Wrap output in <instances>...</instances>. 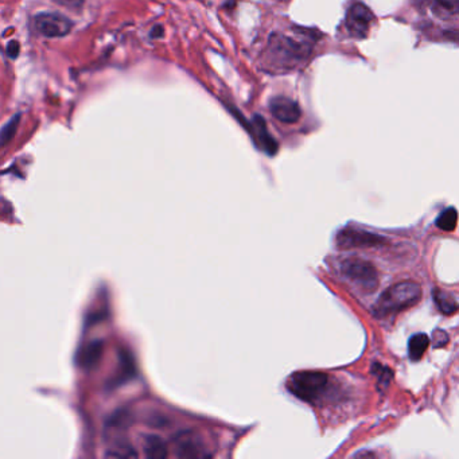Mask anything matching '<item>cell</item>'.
<instances>
[{"mask_svg":"<svg viewBox=\"0 0 459 459\" xmlns=\"http://www.w3.org/2000/svg\"><path fill=\"white\" fill-rule=\"evenodd\" d=\"M34 26L42 35L49 38L65 37L70 32L73 23L63 15L59 14H38L34 18Z\"/></svg>","mask_w":459,"mask_h":459,"instance_id":"8992f818","label":"cell"},{"mask_svg":"<svg viewBox=\"0 0 459 459\" xmlns=\"http://www.w3.org/2000/svg\"><path fill=\"white\" fill-rule=\"evenodd\" d=\"M269 111L274 117L283 123H296L300 119V108L298 103L285 96L272 99L269 103Z\"/></svg>","mask_w":459,"mask_h":459,"instance_id":"ba28073f","label":"cell"},{"mask_svg":"<svg viewBox=\"0 0 459 459\" xmlns=\"http://www.w3.org/2000/svg\"><path fill=\"white\" fill-rule=\"evenodd\" d=\"M422 288L414 282H400L387 288L372 307V314L377 319L396 316L419 303Z\"/></svg>","mask_w":459,"mask_h":459,"instance_id":"6da1fadb","label":"cell"},{"mask_svg":"<svg viewBox=\"0 0 459 459\" xmlns=\"http://www.w3.org/2000/svg\"><path fill=\"white\" fill-rule=\"evenodd\" d=\"M432 296H434V302L438 306L439 312H442L446 316H453L457 313L458 302L454 298V295H451L450 292H447L442 288H435L432 291Z\"/></svg>","mask_w":459,"mask_h":459,"instance_id":"30bf717a","label":"cell"},{"mask_svg":"<svg viewBox=\"0 0 459 459\" xmlns=\"http://www.w3.org/2000/svg\"><path fill=\"white\" fill-rule=\"evenodd\" d=\"M174 450L176 457L179 458H203L210 457L206 453V447L198 435L192 431H182L178 432L174 439Z\"/></svg>","mask_w":459,"mask_h":459,"instance_id":"5b68a950","label":"cell"},{"mask_svg":"<svg viewBox=\"0 0 459 459\" xmlns=\"http://www.w3.org/2000/svg\"><path fill=\"white\" fill-rule=\"evenodd\" d=\"M457 221H458L457 209L451 206L440 213V216L435 221V225L443 232H453L457 227Z\"/></svg>","mask_w":459,"mask_h":459,"instance_id":"4fadbf2b","label":"cell"},{"mask_svg":"<svg viewBox=\"0 0 459 459\" xmlns=\"http://www.w3.org/2000/svg\"><path fill=\"white\" fill-rule=\"evenodd\" d=\"M143 453L147 458L165 459L169 457V446L159 435H145L143 438Z\"/></svg>","mask_w":459,"mask_h":459,"instance_id":"9c48e42d","label":"cell"},{"mask_svg":"<svg viewBox=\"0 0 459 459\" xmlns=\"http://www.w3.org/2000/svg\"><path fill=\"white\" fill-rule=\"evenodd\" d=\"M354 457L356 458H358V457H361V458H365V457H376V454L374 453H369V451H361V453H357V454H354Z\"/></svg>","mask_w":459,"mask_h":459,"instance_id":"d6986e66","label":"cell"},{"mask_svg":"<svg viewBox=\"0 0 459 459\" xmlns=\"http://www.w3.org/2000/svg\"><path fill=\"white\" fill-rule=\"evenodd\" d=\"M19 119H21V116L17 115L15 117H12L1 130H0V148L1 147H4L6 144L8 143L12 138H14V135H15V132H17V130H18V125H19Z\"/></svg>","mask_w":459,"mask_h":459,"instance_id":"9a60e30c","label":"cell"},{"mask_svg":"<svg viewBox=\"0 0 459 459\" xmlns=\"http://www.w3.org/2000/svg\"><path fill=\"white\" fill-rule=\"evenodd\" d=\"M432 11L440 19H450L459 11V0H432Z\"/></svg>","mask_w":459,"mask_h":459,"instance_id":"7c38bea8","label":"cell"},{"mask_svg":"<svg viewBox=\"0 0 459 459\" xmlns=\"http://www.w3.org/2000/svg\"><path fill=\"white\" fill-rule=\"evenodd\" d=\"M387 240L376 233H371L367 230L357 229L347 227L341 230L337 236V244L343 249L350 248H372L384 245Z\"/></svg>","mask_w":459,"mask_h":459,"instance_id":"277c9868","label":"cell"},{"mask_svg":"<svg viewBox=\"0 0 459 459\" xmlns=\"http://www.w3.org/2000/svg\"><path fill=\"white\" fill-rule=\"evenodd\" d=\"M430 345V338L425 333H418L409 338L408 343V353L409 358L412 361H419L425 353L427 351V347Z\"/></svg>","mask_w":459,"mask_h":459,"instance_id":"8fae6325","label":"cell"},{"mask_svg":"<svg viewBox=\"0 0 459 459\" xmlns=\"http://www.w3.org/2000/svg\"><path fill=\"white\" fill-rule=\"evenodd\" d=\"M56 1L61 6H65V7L73 8V10H79L84 4V0H56Z\"/></svg>","mask_w":459,"mask_h":459,"instance_id":"e0dca14e","label":"cell"},{"mask_svg":"<svg viewBox=\"0 0 459 459\" xmlns=\"http://www.w3.org/2000/svg\"><path fill=\"white\" fill-rule=\"evenodd\" d=\"M103 353V344L101 343H94V344L89 345L86 347L85 358L84 363L88 367H92L93 364H96L100 358Z\"/></svg>","mask_w":459,"mask_h":459,"instance_id":"2e32d148","label":"cell"},{"mask_svg":"<svg viewBox=\"0 0 459 459\" xmlns=\"http://www.w3.org/2000/svg\"><path fill=\"white\" fill-rule=\"evenodd\" d=\"M372 22H374V14L367 6L356 3L349 8L346 15V28L353 37L357 38L365 37L371 29Z\"/></svg>","mask_w":459,"mask_h":459,"instance_id":"52a82bcc","label":"cell"},{"mask_svg":"<svg viewBox=\"0 0 459 459\" xmlns=\"http://www.w3.org/2000/svg\"><path fill=\"white\" fill-rule=\"evenodd\" d=\"M341 272L354 286L372 292L378 285V272L372 263L363 258H346L341 263Z\"/></svg>","mask_w":459,"mask_h":459,"instance_id":"3957f363","label":"cell"},{"mask_svg":"<svg viewBox=\"0 0 459 459\" xmlns=\"http://www.w3.org/2000/svg\"><path fill=\"white\" fill-rule=\"evenodd\" d=\"M7 54H8V57L11 58H17V56L19 54V43L17 41H12L8 43Z\"/></svg>","mask_w":459,"mask_h":459,"instance_id":"ac0fdd59","label":"cell"},{"mask_svg":"<svg viewBox=\"0 0 459 459\" xmlns=\"http://www.w3.org/2000/svg\"><path fill=\"white\" fill-rule=\"evenodd\" d=\"M329 385V376L316 371H300L292 374L288 378V391L298 399L306 402H316L320 400Z\"/></svg>","mask_w":459,"mask_h":459,"instance_id":"7a4b0ae2","label":"cell"},{"mask_svg":"<svg viewBox=\"0 0 459 459\" xmlns=\"http://www.w3.org/2000/svg\"><path fill=\"white\" fill-rule=\"evenodd\" d=\"M105 457L114 459H134L139 458V453L130 443H117L105 453Z\"/></svg>","mask_w":459,"mask_h":459,"instance_id":"5bb4252c","label":"cell"}]
</instances>
